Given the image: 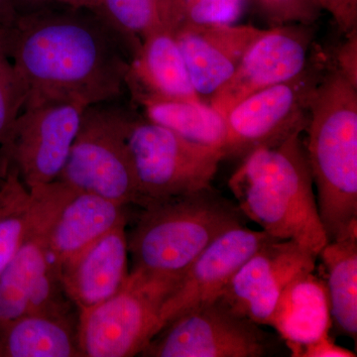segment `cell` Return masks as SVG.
<instances>
[{
  "label": "cell",
  "instance_id": "1",
  "mask_svg": "<svg viewBox=\"0 0 357 357\" xmlns=\"http://www.w3.org/2000/svg\"><path fill=\"white\" fill-rule=\"evenodd\" d=\"M0 46L27 86L24 107L49 102H112L126 86L123 40L84 9L20 13Z\"/></svg>",
  "mask_w": 357,
  "mask_h": 357
},
{
  "label": "cell",
  "instance_id": "2",
  "mask_svg": "<svg viewBox=\"0 0 357 357\" xmlns=\"http://www.w3.org/2000/svg\"><path fill=\"white\" fill-rule=\"evenodd\" d=\"M302 132L244 156L229 187L245 218L263 231L278 241H294L318 256L328 238Z\"/></svg>",
  "mask_w": 357,
  "mask_h": 357
},
{
  "label": "cell",
  "instance_id": "3",
  "mask_svg": "<svg viewBox=\"0 0 357 357\" xmlns=\"http://www.w3.org/2000/svg\"><path fill=\"white\" fill-rule=\"evenodd\" d=\"M305 129L328 243L357 236V88L337 70L312 89Z\"/></svg>",
  "mask_w": 357,
  "mask_h": 357
},
{
  "label": "cell",
  "instance_id": "4",
  "mask_svg": "<svg viewBox=\"0 0 357 357\" xmlns=\"http://www.w3.org/2000/svg\"><path fill=\"white\" fill-rule=\"evenodd\" d=\"M142 208L128 237L131 271L178 279L217 237L246 220L236 204L213 187Z\"/></svg>",
  "mask_w": 357,
  "mask_h": 357
},
{
  "label": "cell",
  "instance_id": "5",
  "mask_svg": "<svg viewBox=\"0 0 357 357\" xmlns=\"http://www.w3.org/2000/svg\"><path fill=\"white\" fill-rule=\"evenodd\" d=\"M132 121L123 110L105 103L86 107L58 180L77 192L141 206L128 140Z\"/></svg>",
  "mask_w": 357,
  "mask_h": 357
},
{
  "label": "cell",
  "instance_id": "6",
  "mask_svg": "<svg viewBox=\"0 0 357 357\" xmlns=\"http://www.w3.org/2000/svg\"><path fill=\"white\" fill-rule=\"evenodd\" d=\"M181 279L129 272L112 298L79 311L77 347L83 357L140 354L156 335L160 310Z\"/></svg>",
  "mask_w": 357,
  "mask_h": 357
},
{
  "label": "cell",
  "instance_id": "7",
  "mask_svg": "<svg viewBox=\"0 0 357 357\" xmlns=\"http://www.w3.org/2000/svg\"><path fill=\"white\" fill-rule=\"evenodd\" d=\"M141 208L159 201L211 187L220 148L187 139L148 121H132L128 131Z\"/></svg>",
  "mask_w": 357,
  "mask_h": 357
},
{
  "label": "cell",
  "instance_id": "8",
  "mask_svg": "<svg viewBox=\"0 0 357 357\" xmlns=\"http://www.w3.org/2000/svg\"><path fill=\"white\" fill-rule=\"evenodd\" d=\"M267 333L220 301L178 314L141 351L146 357H261Z\"/></svg>",
  "mask_w": 357,
  "mask_h": 357
},
{
  "label": "cell",
  "instance_id": "9",
  "mask_svg": "<svg viewBox=\"0 0 357 357\" xmlns=\"http://www.w3.org/2000/svg\"><path fill=\"white\" fill-rule=\"evenodd\" d=\"M86 105L49 102L23 109L6 149L0 151V178L13 166L28 189L58 180Z\"/></svg>",
  "mask_w": 357,
  "mask_h": 357
},
{
  "label": "cell",
  "instance_id": "10",
  "mask_svg": "<svg viewBox=\"0 0 357 357\" xmlns=\"http://www.w3.org/2000/svg\"><path fill=\"white\" fill-rule=\"evenodd\" d=\"M317 82L306 73L287 83L256 91L225 114L223 158L244 157L260 147L275 146L304 131L310 98Z\"/></svg>",
  "mask_w": 357,
  "mask_h": 357
},
{
  "label": "cell",
  "instance_id": "11",
  "mask_svg": "<svg viewBox=\"0 0 357 357\" xmlns=\"http://www.w3.org/2000/svg\"><path fill=\"white\" fill-rule=\"evenodd\" d=\"M318 256L291 241L265 243L237 270L218 301L238 316L268 326L284 289L314 271Z\"/></svg>",
  "mask_w": 357,
  "mask_h": 357
},
{
  "label": "cell",
  "instance_id": "12",
  "mask_svg": "<svg viewBox=\"0 0 357 357\" xmlns=\"http://www.w3.org/2000/svg\"><path fill=\"white\" fill-rule=\"evenodd\" d=\"M311 33L303 25L264 29L244 53L234 75L211 96L210 105L225 116L256 91L287 83L306 70Z\"/></svg>",
  "mask_w": 357,
  "mask_h": 357
},
{
  "label": "cell",
  "instance_id": "13",
  "mask_svg": "<svg viewBox=\"0 0 357 357\" xmlns=\"http://www.w3.org/2000/svg\"><path fill=\"white\" fill-rule=\"evenodd\" d=\"M271 241L275 238L263 230L249 229L245 225L234 227L217 237L188 268L177 287L164 302L157 333L178 314L217 301L241 265Z\"/></svg>",
  "mask_w": 357,
  "mask_h": 357
},
{
  "label": "cell",
  "instance_id": "14",
  "mask_svg": "<svg viewBox=\"0 0 357 357\" xmlns=\"http://www.w3.org/2000/svg\"><path fill=\"white\" fill-rule=\"evenodd\" d=\"M264 29L251 25H187L174 31L188 74L199 96H213L234 75Z\"/></svg>",
  "mask_w": 357,
  "mask_h": 357
},
{
  "label": "cell",
  "instance_id": "15",
  "mask_svg": "<svg viewBox=\"0 0 357 357\" xmlns=\"http://www.w3.org/2000/svg\"><path fill=\"white\" fill-rule=\"evenodd\" d=\"M128 222H122L60 268L66 296L77 311L115 295L129 276Z\"/></svg>",
  "mask_w": 357,
  "mask_h": 357
},
{
  "label": "cell",
  "instance_id": "16",
  "mask_svg": "<svg viewBox=\"0 0 357 357\" xmlns=\"http://www.w3.org/2000/svg\"><path fill=\"white\" fill-rule=\"evenodd\" d=\"M0 185V274L33 230L60 211L75 190L56 180L28 189L13 166Z\"/></svg>",
  "mask_w": 357,
  "mask_h": 357
},
{
  "label": "cell",
  "instance_id": "17",
  "mask_svg": "<svg viewBox=\"0 0 357 357\" xmlns=\"http://www.w3.org/2000/svg\"><path fill=\"white\" fill-rule=\"evenodd\" d=\"M128 220L126 206L91 192L74 191L49 229L52 259L60 270L66 262Z\"/></svg>",
  "mask_w": 357,
  "mask_h": 357
},
{
  "label": "cell",
  "instance_id": "18",
  "mask_svg": "<svg viewBox=\"0 0 357 357\" xmlns=\"http://www.w3.org/2000/svg\"><path fill=\"white\" fill-rule=\"evenodd\" d=\"M134 93L167 100L203 102L192 86L174 30L164 26L141 40L129 62L126 84Z\"/></svg>",
  "mask_w": 357,
  "mask_h": 357
},
{
  "label": "cell",
  "instance_id": "19",
  "mask_svg": "<svg viewBox=\"0 0 357 357\" xmlns=\"http://www.w3.org/2000/svg\"><path fill=\"white\" fill-rule=\"evenodd\" d=\"M332 325L328 288L314 271L298 275L288 284L268 324L285 340L291 356L330 333Z\"/></svg>",
  "mask_w": 357,
  "mask_h": 357
},
{
  "label": "cell",
  "instance_id": "20",
  "mask_svg": "<svg viewBox=\"0 0 357 357\" xmlns=\"http://www.w3.org/2000/svg\"><path fill=\"white\" fill-rule=\"evenodd\" d=\"M72 314L28 312L0 328V357H77Z\"/></svg>",
  "mask_w": 357,
  "mask_h": 357
},
{
  "label": "cell",
  "instance_id": "21",
  "mask_svg": "<svg viewBox=\"0 0 357 357\" xmlns=\"http://www.w3.org/2000/svg\"><path fill=\"white\" fill-rule=\"evenodd\" d=\"M144 109L148 121L163 126L187 139L220 148L225 138V121L222 114L203 102L167 100L142 93H134Z\"/></svg>",
  "mask_w": 357,
  "mask_h": 357
},
{
  "label": "cell",
  "instance_id": "22",
  "mask_svg": "<svg viewBox=\"0 0 357 357\" xmlns=\"http://www.w3.org/2000/svg\"><path fill=\"white\" fill-rule=\"evenodd\" d=\"M318 257L325 266L333 323L356 340L357 236L326 243Z\"/></svg>",
  "mask_w": 357,
  "mask_h": 357
},
{
  "label": "cell",
  "instance_id": "23",
  "mask_svg": "<svg viewBox=\"0 0 357 357\" xmlns=\"http://www.w3.org/2000/svg\"><path fill=\"white\" fill-rule=\"evenodd\" d=\"M172 0H100L96 15L102 18L126 46L137 50L149 33L170 26Z\"/></svg>",
  "mask_w": 357,
  "mask_h": 357
},
{
  "label": "cell",
  "instance_id": "24",
  "mask_svg": "<svg viewBox=\"0 0 357 357\" xmlns=\"http://www.w3.org/2000/svg\"><path fill=\"white\" fill-rule=\"evenodd\" d=\"M246 0H172L174 31L187 25H232L243 15Z\"/></svg>",
  "mask_w": 357,
  "mask_h": 357
},
{
  "label": "cell",
  "instance_id": "25",
  "mask_svg": "<svg viewBox=\"0 0 357 357\" xmlns=\"http://www.w3.org/2000/svg\"><path fill=\"white\" fill-rule=\"evenodd\" d=\"M27 86L0 46V151L6 149L14 126L24 109Z\"/></svg>",
  "mask_w": 357,
  "mask_h": 357
},
{
  "label": "cell",
  "instance_id": "26",
  "mask_svg": "<svg viewBox=\"0 0 357 357\" xmlns=\"http://www.w3.org/2000/svg\"><path fill=\"white\" fill-rule=\"evenodd\" d=\"M276 25L312 24L321 15L318 0H258Z\"/></svg>",
  "mask_w": 357,
  "mask_h": 357
},
{
  "label": "cell",
  "instance_id": "27",
  "mask_svg": "<svg viewBox=\"0 0 357 357\" xmlns=\"http://www.w3.org/2000/svg\"><path fill=\"white\" fill-rule=\"evenodd\" d=\"M345 35L357 30V0H318Z\"/></svg>",
  "mask_w": 357,
  "mask_h": 357
},
{
  "label": "cell",
  "instance_id": "28",
  "mask_svg": "<svg viewBox=\"0 0 357 357\" xmlns=\"http://www.w3.org/2000/svg\"><path fill=\"white\" fill-rule=\"evenodd\" d=\"M295 357H356V354L349 349L340 347L331 337L330 333L323 337L303 345L294 352Z\"/></svg>",
  "mask_w": 357,
  "mask_h": 357
},
{
  "label": "cell",
  "instance_id": "29",
  "mask_svg": "<svg viewBox=\"0 0 357 357\" xmlns=\"http://www.w3.org/2000/svg\"><path fill=\"white\" fill-rule=\"evenodd\" d=\"M345 37L344 43L337 50V70L357 88V30Z\"/></svg>",
  "mask_w": 357,
  "mask_h": 357
},
{
  "label": "cell",
  "instance_id": "30",
  "mask_svg": "<svg viewBox=\"0 0 357 357\" xmlns=\"http://www.w3.org/2000/svg\"><path fill=\"white\" fill-rule=\"evenodd\" d=\"M15 0H0V33L9 29L20 16Z\"/></svg>",
  "mask_w": 357,
  "mask_h": 357
},
{
  "label": "cell",
  "instance_id": "31",
  "mask_svg": "<svg viewBox=\"0 0 357 357\" xmlns=\"http://www.w3.org/2000/svg\"><path fill=\"white\" fill-rule=\"evenodd\" d=\"M53 1L60 2L69 6L70 8L84 9L96 14L98 13L100 6V0H53Z\"/></svg>",
  "mask_w": 357,
  "mask_h": 357
},
{
  "label": "cell",
  "instance_id": "32",
  "mask_svg": "<svg viewBox=\"0 0 357 357\" xmlns=\"http://www.w3.org/2000/svg\"><path fill=\"white\" fill-rule=\"evenodd\" d=\"M17 7L20 6H26V4L36 3V2H41L42 0H15ZM20 9V8H18Z\"/></svg>",
  "mask_w": 357,
  "mask_h": 357
}]
</instances>
